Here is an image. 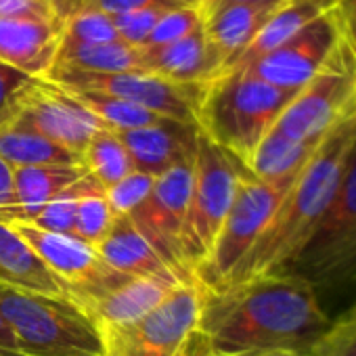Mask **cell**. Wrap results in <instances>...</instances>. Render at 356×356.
Wrapping results in <instances>:
<instances>
[{"label": "cell", "instance_id": "603a6c76", "mask_svg": "<svg viewBox=\"0 0 356 356\" xmlns=\"http://www.w3.org/2000/svg\"><path fill=\"white\" fill-rule=\"evenodd\" d=\"M0 159L11 168L30 165H82V159L49 140L19 118L0 126Z\"/></svg>", "mask_w": 356, "mask_h": 356}, {"label": "cell", "instance_id": "9c48e42d", "mask_svg": "<svg viewBox=\"0 0 356 356\" xmlns=\"http://www.w3.org/2000/svg\"><path fill=\"white\" fill-rule=\"evenodd\" d=\"M200 312V283L176 285L172 293L140 321L103 331L107 356H189Z\"/></svg>", "mask_w": 356, "mask_h": 356}, {"label": "cell", "instance_id": "484cf974", "mask_svg": "<svg viewBox=\"0 0 356 356\" xmlns=\"http://www.w3.org/2000/svg\"><path fill=\"white\" fill-rule=\"evenodd\" d=\"M82 168L105 191L132 172L126 147L109 128H101L95 132L82 153Z\"/></svg>", "mask_w": 356, "mask_h": 356}, {"label": "cell", "instance_id": "ee69618b", "mask_svg": "<svg viewBox=\"0 0 356 356\" xmlns=\"http://www.w3.org/2000/svg\"><path fill=\"white\" fill-rule=\"evenodd\" d=\"M354 120H356V109H354Z\"/></svg>", "mask_w": 356, "mask_h": 356}, {"label": "cell", "instance_id": "5bb4252c", "mask_svg": "<svg viewBox=\"0 0 356 356\" xmlns=\"http://www.w3.org/2000/svg\"><path fill=\"white\" fill-rule=\"evenodd\" d=\"M113 132L126 147L132 170L149 174L153 178L165 174L176 165L191 163L195 159L200 138L197 126L174 120H161L153 126Z\"/></svg>", "mask_w": 356, "mask_h": 356}, {"label": "cell", "instance_id": "d6986e66", "mask_svg": "<svg viewBox=\"0 0 356 356\" xmlns=\"http://www.w3.org/2000/svg\"><path fill=\"white\" fill-rule=\"evenodd\" d=\"M13 193L15 204H47L105 195V189L82 165H30L13 168Z\"/></svg>", "mask_w": 356, "mask_h": 356}, {"label": "cell", "instance_id": "74e56055", "mask_svg": "<svg viewBox=\"0 0 356 356\" xmlns=\"http://www.w3.org/2000/svg\"><path fill=\"white\" fill-rule=\"evenodd\" d=\"M343 40L356 51V0H341L337 7Z\"/></svg>", "mask_w": 356, "mask_h": 356}, {"label": "cell", "instance_id": "7bdbcfd3", "mask_svg": "<svg viewBox=\"0 0 356 356\" xmlns=\"http://www.w3.org/2000/svg\"><path fill=\"white\" fill-rule=\"evenodd\" d=\"M256 356H316V354H293V352H275V354H256Z\"/></svg>", "mask_w": 356, "mask_h": 356}, {"label": "cell", "instance_id": "8d00e7d4", "mask_svg": "<svg viewBox=\"0 0 356 356\" xmlns=\"http://www.w3.org/2000/svg\"><path fill=\"white\" fill-rule=\"evenodd\" d=\"M0 19H59L57 0H0Z\"/></svg>", "mask_w": 356, "mask_h": 356}, {"label": "cell", "instance_id": "7402d4cb", "mask_svg": "<svg viewBox=\"0 0 356 356\" xmlns=\"http://www.w3.org/2000/svg\"><path fill=\"white\" fill-rule=\"evenodd\" d=\"M339 3L341 0H287L285 5H281L270 15V19L264 24V28L258 32V36L243 51V55L233 63L231 70L248 67L250 63H254L260 57L268 55L270 51L279 49L283 42L293 38L308 24H312L314 19H318L321 15L333 11V9H337Z\"/></svg>", "mask_w": 356, "mask_h": 356}, {"label": "cell", "instance_id": "ffe728a7", "mask_svg": "<svg viewBox=\"0 0 356 356\" xmlns=\"http://www.w3.org/2000/svg\"><path fill=\"white\" fill-rule=\"evenodd\" d=\"M277 9L250 5H218L202 17L206 36L225 61V72L233 67V63L243 55V51L252 44V40L258 36V32L264 28V24Z\"/></svg>", "mask_w": 356, "mask_h": 356}, {"label": "cell", "instance_id": "f35d334b", "mask_svg": "<svg viewBox=\"0 0 356 356\" xmlns=\"http://www.w3.org/2000/svg\"><path fill=\"white\" fill-rule=\"evenodd\" d=\"M0 356H24L17 337L9 323L3 318V314H0Z\"/></svg>", "mask_w": 356, "mask_h": 356}, {"label": "cell", "instance_id": "277c9868", "mask_svg": "<svg viewBox=\"0 0 356 356\" xmlns=\"http://www.w3.org/2000/svg\"><path fill=\"white\" fill-rule=\"evenodd\" d=\"M0 314L24 356H107L101 327L70 298L0 285Z\"/></svg>", "mask_w": 356, "mask_h": 356}, {"label": "cell", "instance_id": "f1b7e54d", "mask_svg": "<svg viewBox=\"0 0 356 356\" xmlns=\"http://www.w3.org/2000/svg\"><path fill=\"white\" fill-rule=\"evenodd\" d=\"M113 220H115V216H113L105 195L82 197L76 204L72 237H76L78 241H82L90 248H97L109 233Z\"/></svg>", "mask_w": 356, "mask_h": 356}, {"label": "cell", "instance_id": "f546056e", "mask_svg": "<svg viewBox=\"0 0 356 356\" xmlns=\"http://www.w3.org/2000/svg\"><path fill=\"white\" fill-rule=\"evenodd\" d=\"M120 40L109 15L74 13L61 19V44H105Z\"/></svg>", "mask_w": 356, "mask_h": 356}, {"label": "cell", "instance_id": "d6a6232c", "mask_svg": "<svg viewBox=\"0 0 356 356\" xmlns=\"http://www.w3.org/2000/svg\"><path fill=\"white\" fill-rule=\"evenodd\" d=\"M155 178L143 172H130L120 183L105 191V200L113 212V216H128L132 214L151 193Z\"/></svg>", "mask_w": 356, "mask_h": 356}, {"label": "cell", "instance_id": "ba28073f", "mask_svg": "<svg viewBox=\"0 0 356 356\" xmlns=\"http://www.w3.org/2000/svg\"><path fill=\"white\" fill-rule=\"evenodd\" d=\"M356 109V51L341 40L323 70L291 99L277 132L300 143H318Z\"/></svg>", "mask_w": 356, "mask_h": 356}, {"label": "cell", "instance_id": "52a82bcc", "mask_svg": "<svg viewBox=\"0 0 356 356\" xmlns=\"http://www.w3.org/2000/svg\"><path fill=\"white\" fill-rule=\"evenodd\" d=\"M243 163L200 132L193 159V187L183 235L187 266L195 270L208 260L222 222L233 206Z\"/></svg>", "mask_w": 356, "mask_h": 356}, {"label": "cell", "instance_id": "e575fe53", "mask_svg": "<svg viewBox=\"0 0 356 356\" xmlns=\"http://www.w3.org/2000/svg\"><path fill=\"white\" fill-rule=\"evenodd\" d=\"M36 80L38 78H32L7 63H0V126L9 124L19 113L22 101Z\"/></svg>", "mask_w": 356, "mask_h": 356}, {"label": "cell", "instance_id": "5b68a950", "mask_svg": "<svg viewBox=\"0 0 356 356\" xmlns=\"http://www.w3.org/2000/svg\"><path fill=\"white\" fill-rule=\"evenodd\" d=\"M287 270L302 275L318 298L356 281V140L325 214Z\"/></svg>", "mask_w": 356, "mask_h": 356}, {"label": "cell", "instance_id": "4dcf8cb0", "mask_svg": "<svg viewBox=\"0 0 356 356\" xmlns=\"http://www.w3.org/2000/svg\"><path fill=\"white\" fill-rule=\"evenodd\" d=\"M204 26V19L200 15L197 9L193 7H176L170 9L153 28L147 44L143 49H157V47H165L172 44L176 40H183L189 34L197 32Z\"/></svg>", "mask_w": 356, "mask_h": 356}, {"label": "cell", "instance_id": "d590c367", "mask_svg": "<svg viewBox=\"0 0 356 356\" xmlns=\"http://www.w3.org/2000/svg\"><path fill=\"white\" fill-rule=\"evenodd\" d=\"M316 356H356V304L339 321H333Z\"/></svg>", "mask_w": 356, "mask_h": 356}, {"label": "cell", "instance_id": "1f68e13d", "mask_svg": "<svg viewBox=\"0 0 356 356\" xmlns=\"http://www.w3.org/2000/svg\"><path fill=\"white\" fill-rule=\"evenodd\" d=\"M176 7H147V9H138V11H130V13H122V15H113L111 24L115 28L118 38L134 49H143L153 32V28L157 26V22Z\"/></svg>", "mask_w": 356, "mask_h": 356}, {"label": "cell", "instance_id": "2e32d148", "mask_svg": "<svg viewBox=\"0 0 356 356\" xmlns=\"http://www.w3.org/2000/svg\"><path fill=\"white\" fill-rule=\"evenodd\" d=\"M61 44V19H0V63L44 80Z\"/></svg>", "mask_w": 356, "mask_h": 356}, {"label": "cell", "instance_id": "8992f818", "mask_svg": "<svg viewBox=\"0 0 356 356\" xmlns=\"http://www.w3.org/2000/svg\"><path fill=\"white\" fill-rule=\"evenodd\" d=\"M296 178L298 174L279 181H262L243 165L233 206L222 222L216 243L208 260L195 270V279L204 289H220L229 281L231 273L268 227Z\"/></svg>", "mask_w": 356, "mask_h": 356}, {"label": "cell", "instance_id": "ab89813d", "mask_svg": "<svg viewBox=\"0 0 356 356\" xmlns=\"http://www.w3.org/2000/svg\"><path fill=\"white\" fill-rule=\"evenodd\" d=\"M15 204L13 193V168L0 159V206Z\"/></svg>", "mask_w": 356, "mask_h": 356}, {"label": "cell", "instance_id": "60d3db41", "mask_svg": "<svg viewBox=\"0 0 356 356\" xmlns=\"http://www.w3.org/2000/svg\"><path fill=\"white\" fill-rule=\"evenodd\" d=\"M287 0H216V3L210 7V9H214V7H218V5H250V7H268V9H277V7H281V5H285ZM208 9V11H210ZM206 11V13H208ZM204 13V15H206ZM202 15V17H204Z\"/></svg>", "mask_w": 356, "mask_h": 356}, {"label": "cell", "instance_id": "4fadbf2b", "mask_svg": "<svg viewBox=\"0 0 356 356\" xmlns=\"http://www.w3.org/2000/svg\"><path fill=\"white\" fill-rule=\"evenodd\" d=\"M15 118L80 159L95 132L105 128L70 92L49 80H36Z\"/></svg>", "mask_w": 356, "mask_h": 356}, {"label": "cell", "instance_id": "836d02e7", "mask_svg": "<svg viewBox=\"0 0 356 356\" xmlns=\"http://www.w3.org/2000/svg\"><path fill=\"white\" fill-rule=\"evenodd\" d=\"M147 7H183L174 0H57L59 19H65L74 13H103V15H122Z\"/></svg>", "mask_w": 356, "mask_h": 356}, {"label": "cell", "instance_id": "7a4b0ae2", "mask_svg": "<svg viewBox=\"0 0 356 356\" xmlns=\"http://www.w3.org/2000/svg\"><path fill=\"white\" fill-rule=\"evenodd\" d=\"M356 140V120L346 118L316 147L310 161L298 174L268 227L231 273L222 287L237 285L262 275L285 270L300 256L321 216L325 214ZM220 287V289H222Z\"/></svg>", "mask_w": 356, "mask_h": 356}, {"label": "cell", "instance_id": "8fae6325", "mask_svg": "<svg viewBox=\"0 0 356 356\" xmlns=\"http://www.w3.org/2000/svg\"><path fill=\"white\" fill-rule=\"evenodd\" d=\"M193 187V161L176 165L157 176L147 200L128 214L130 222L153 245V250L174 268L183 283H197L185 262L183 235Z\"/></svg>", "mask_w": 356, "mask_h": 356}, {"label": "cell", "instance_id": "30bf717a", "mask_svg": "<svg viewBox=\"0 0 356 356\" xmlns=\"http://www.w3.org/2000/svg\"><path fill=\"white\" fill-rule=\"evenodd\" d=\"M44 80L61 88L105 92L130 101L159 118L189 126H197V109L206 90V84H178L151 72L90 74L53 67Z\"/></svg>", "mask_w": 356, "mask_h": 356}, {"label": "cell", "instance_id": "cb8c5ba5", "mask_svg": "<svg viewBox=\"0 0 356 356\" xmlns=\"http://www.w3.org/2000/svg\"><path fill=\"white\" fill-rule=\"evenodd\" d=\"M53 67L90 74L145 72L140 49L128 47L122 40L105 44H59V53Z\"/></svg>", "mask_w": 356, "mask_h": 356}, {"label": "cell", "instance_id": "3957f363", "mask_svg": "<svg viewBox=\"0 0 356 356\" xmlns=\"http://www.w3.org/2000/svg\"><path fill=\"white\" fill-rule=\"evenodd\" d=\"M296 95L245 70H231L206 84L197 128L245 165Z\"/></svg>", "mask_w": 356, "mask_h": 356}, {"label": "cell", "instance_id": "4316f807", "mask_svg": "<svg viewBox=\"0 0 356 356\" xmlns=\"http://www.w3.org/2000/svg\"><path fill=\"white\" fill-rule=\"evenodd\" d=\"M70 92L86 111H90L105 128L109 130H134V128H145L159 124L165 118H159L130 101L105 95V92H95V90H72L63 88Z\"/></svg>", "mask_w": 356, "mask_h": 356}, {"label": "cell", "instance_id": "6da1fadb", "mask_svg": "<svg viewBox=\"0 0 356 356\" xmlns=\"http://www.w3.org/2000/svg\"><path fill=\"white\" fill-rule=\"evenodd\" d=\"M331 325L314 287L285 268L222 289L202 287L189 356L316 354Z\"/></svg>", "mask_w": 356, "mask_h": 356}, {"label": "cell", "instance_id": "44dd1931", "mask_svg": "<svg viewBox=\"0 0 356 356\" xmlns=\"http://www.w3.org/2000/svg\"><path fill=\"white\" fill-rule=\"evenodd\" d=\"M0 285L30 293L67 298L61 281L47 268L36 252L3 222H0Z\"/></svg>", "mask_w": 356, "mask_h": 356}, {"label": "cell", "instance_id": "d4e9b609", "mask_svg": "<svg viewBox=\"0 0 356 356\" xmlns=\"http://www.w3.org/2000/svg\"><path fill=\"white\" fill-rule=\"evenodd\" d=\"M318 143H300L283 136L275 128L262 138V143L252 153L245 168L262 181H279V178L296 176L314 155Z\"/></svg>", "mask_w": 356, "mask_h": 356}, {"label": "cell", "instance_id": "e0dca14e", "mask_svg": "<svg viewBox=\"0 0 356 356\" xmlns=\"http://www.w3.org/2000/svg\"><path fill=\"white\" fill-rule=\"evenodd\" d=\"M143 67L178 84H208L222 76L225 61L204 32V26L183 40L157 49H140Z\"/></svg>", "mask_w": 356, "mask_h": 356}, {"label": "cell", "instance_id": "7c38bea8", "mask_svg": "<svg viewBox=\"0 0 356 356\" xmlns=\"http://www.w3.org/2000/svg\"><path fill=\"white\" fill-rule=\"evenodd\" d=\"M343 40L337 9L321 15L279 49L241 67L256 78L291 92H300L327 63Z\"/></svg>", "mask_w": 356, "mask_h": 356}, {"label": "cell", "instance_id": "ac0fdd59", "mask_svg": "<svg viewBox=\"0 0 356 356\" xmlns=\"http://www.w3.org/2000/svg\"><path fill=\"white\" fill-rule=\"evenodd\" d=\"M99 258L113 270L128 277H155L174 283L183 279L153 250L128 216H115L105 239L95 248Z\"/></svg>", "mask_w": 356, "mask_h": 356}, {"label": "cell", "instance_id": "9a60e30c", "mask_svg": "<svg viewBox=\"0 0 356 356\" xmlns=\"http://www.w3.org/2000/svg\"><path fill=\"white\" fill-rule=\"evenodd\" d=\"M176 285L181 283L155 277H124L109 289L76 304L92 316L101 331L118 329L147 316L172 293Z\"/></svg>", "mask_w": 356, "mask_h": 356}, {"label": "cell", "instance_id": "b9f144b4", "mask_svg": "<svg viewBox=\"0 0 356 356\" xmlns=\"http://www.w3.org/2000/svg\"><path fill=\"white\" fill-rule=\"evenodd\" d=\"M176 5H183V7H193V9H197L200 11V15H204L216 0H174Z\"/></svg>", "mask_w": 356, "mask_h": 356}, {"label": "cell", "instance_id": "83f0119b", "mask_svg": "<svg viewBox=\"0 0 356 356\" xmlns=\"http://www.w3.org/2000/svg\"><path fill=\"white\" fill-rule=\"evenodd\" d=\"M78 200H55L47 204H11L0 206L3 225H26L51 233L72 235Z\"/></svg>", "mask_w": 356, "mask_h": 356}]
</instances>
